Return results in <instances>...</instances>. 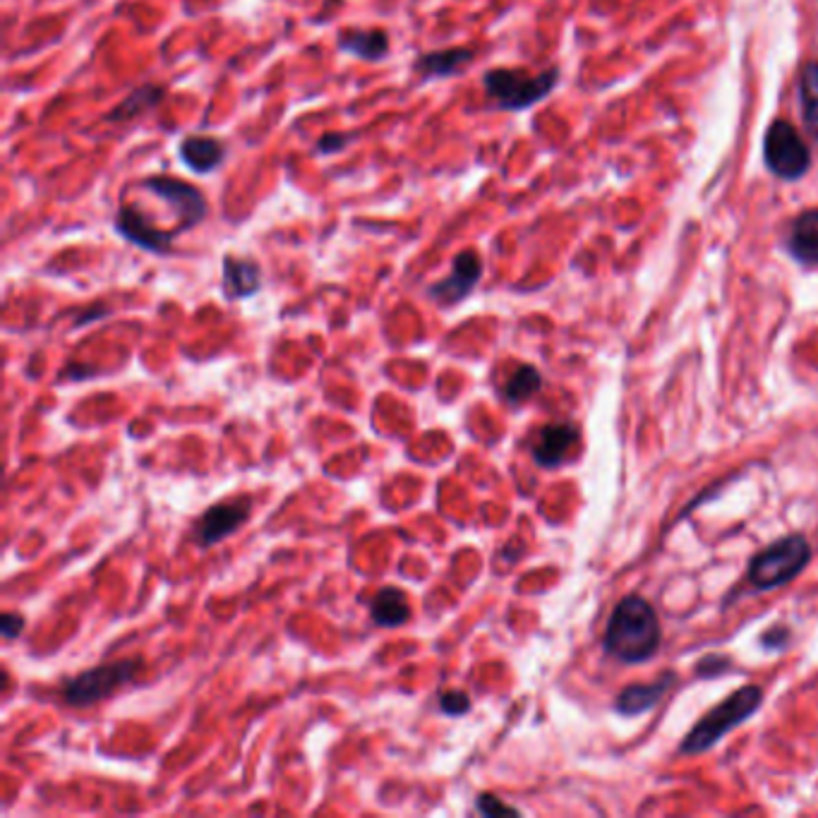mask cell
<instances>
[{"mask_svg":"<svg viewBox=\"0 0 818 818\" xmlns=\"http://www.w3.org/2000/svg\"><path fill=\"white\" fill-rule=\"evenodd\" d=\"M811 562V545L804 535H785L758 553L749 565V583L758 591H773L797 579Z\"/></svg>","mask_w":818,"mask_h":818,"instance_id":"cell-4","label":"cell"},{"mask_svg":"<svg viewBox=\"0 0 818 818\" xmlns=\"http://www.w3.org/2000/svg\"><path fill=\"white\" fill-rule=\"evenodd\" d=\"M481 276H483L481 255L473 250L459 252L457 257H454L449 276L439 278V282H435L427 288V298L435 300L442 308L459 306L461 300H466L473 294L478 282H481Z\"/></svg>","mask_w":818,"mask_h":818,"instance_id":"cell-9","label":"cell"},{"mask_svg":"<svg viewBox=\"0 0 818 818\" xmlns=\"http://www.w3.org/2000/svg\"><path fill=\"white\" fill-rule=\"evenodd\" d=\"M724 668H728V660L720 658V656H708V658L698 662V674L701 677H712V674L722 672Z\"/></svg>","mask_w":818,"mask_h":818,"instance_id":"cell-27","label":"cell"},{"mask_svg":"<svg viewBox=\"0 0 818 818\" xmlns=\"http://www.w3.org/2000/svg\"><path fill=\"white\" fill-rule=\"evenodd\" d=\"M761 701H764L761 689L754 684L742 686L740 692H734L732 696L724 698L722 704L710 708L706 716L694 724L692 732L684 738L680 752L686 756H694V754H704L712 749V746H716L724 734L732 732L734 728H740L744 720H749L754 712L761 708Z\"/></svg>","mask_w":818,"mask_h":818,"instance_id":"cell-2","label":"cell"},{"mask_svg":"<svg viewBox=\"0 0 818 818\" xmlns=\"http://www.w3.org/2000/svg\"><path fill=\"white\" fill-rule=\"evenodd\" d=\"M788 250L802 264H818V207L806 209L790 224Z\"/></svg>","mask_w":818,"mask_h":818,"instance_id":"cell-17","label":"cell"},{"mask_svg":"<svg viewBox=\"0 0 818 818\" xmlns=\"http://www.w3.org/2000/svg\"><path fill=\"white\" fill-rule=\"evenodd\" d=\"M478 811H481L483 816H499V814L517 816L519 814V809H513V806L497 800L495 794H481V797H478Z\"/></svg>","mask_w":818,"mask_h":818,"instance_id":"cell-24","label":"cell"},{"mask_svg":"<svg viewBox=\"0 0 818 818\" xmlns=\"http://www.w3.org/2000/svg\"><path fill=\"white\" fill-rule=\"evenodd\" d=\"M800 107H802V123L814 139H818V61L804 63L800 70Z\"/></svg>","mask_w":818,"mask_h":818,"instance_id":"cell-20","label":"cell"},{"mask_svg":"<svg viewBox=\"0 0 818 818\" xmlns=\"http://www.w3.org/2000/svg\"><path fill=\"white\" fill-rule=\"evenodd\" d=\"M672 684H674L672 672L658 677L653 684H631L617 696V710L622 712V716H641V712L656 708L660 701L670 694Z\"/></svg>","mask_w":818,"mask_h":818,"instance_id":"cell-16","label":"cell"},{"mask_svg":"<svg viewBox=\"0 0 818 818\" xmlns=\"http://www.w3.org/2000/svg\"><path fill=\"white\" fill-rule=\"evenodd\" d=\"M250 519V499L238 497L221 505L209 507L200 521L195 523V543L200 547H212L226 541L231 533H236L240 525Z\"/></svg>","mask_w":818,"mask_h":818,"instance_id":"cell-10","label":"cell"},{"mask_svg":"<svg viewBox=\"0 0 818 818\" xmlns=\"http://www.w3.org/2000/svg\"><path fill=\"white\" fill-rule=\"evenodd\" d=\"M764 161L780 181H800L811 169V151L788 121H773L764 139Z\"/></svg>","mask_w":818,"mask_h":818,"instance_id":"cell-5","label":"cell"},{"mask_svg":"<svg viewBox=\"0 0 818 818\" xmlns=\"http://www.w3.org/2000/svg\"><path fill=\"white\" fill-rule=\"evenodd\" d=\"M221 290L226 300H245L262 290V267L252 257L224 255L221 260Z\"/></svg>","mask_w":818,"mask_h":818,"instance_id":"cell-11","label":"cell"},{"mask_svg":"<svg viewBox=\"0 0 818 818\" xmlns=\"http://www.w3.org/2000/svg\"><path fill=\"white\" fill-rule=\"evenodd\" d=\"M543 389V377L533 365H519L511 372V377L505 384V396L511 404L529 401L533 394Z\"/></svg>","mask_w":818,"mask_h":818,"instance_id":"cell-21","label":"cell"},{"mask_svg":"<svg viewBox=\"0 0 818 818\" xmlns=\"http://www.w3.org/2000/svg\"><path fill=\"white\" fill-rule=\"evenodd\" d=\"M579 442V427L569 420H559V423L545 425L533 442V459L543 469H557L559 463H565L567 454L574 449Z\"/></svg>","mask_w":818,"mask_h":818,"instance_id":"cell-13","label":"cell"},{"mask_svg":"<svg viewBox=\"0 0 818 818\" xmlns=\"http://www.w3.org/2000/svg\"><path fill=\"white\" fill-rule=\"evenodd\" d=\"M178 159L195 175H209L224 166L228 147L224 139L212 135H185L178 142Z\"/></svg>","mask_w":818,"mask_h":818,"instance_id":"cell-12","label":"cell"},{"mask_svg":"<svg viewBox=\"0 0 818 818\" xmlns=\"http://www.w3.org/2000/svg\"><path fill=\"white\" fill-rule=\"evenodd\" d=\"M135 672H137L135 660L107 662V665H99V668L82 672L65 684V692H63L65 704L77 706V708L95 706L99 704V701L109 698L115 689H121L131 682Z\"/></svg>","mask_w":818,"mask_h":818,"instance_id":"cell-7","label":"cell"},{"mask_svg":"<svg viewBox=\"0 0 818 818\" xmlns=\"http://www.w3.org/2000/svg\"><path fill=\"white\" fill-rule=\"evenodd\" d=\"M166 99V87L154 85V82H147V85L133 89L119 107H113L107 113V123H131L135 119H142V115L151 113L154 109L161 107V101Z\"/></svg>","mask_w":818,"mask_h":818,"instance_id":"cell-18","label":"cell"},{"mask_svg":"<svg viewBox=\"0 0 818 818\" xmlns=\"http://www.w3.org/2000/svg\"><path fill=\"white\" fill-rule=\"evenodd\" d=\"M338 51L346 55H354L358 61L365 63H380L392 53V41L387 29H362V27H348L336 39Z\"/></svg>","mask_w":818,"mask_h":818,"instance_id":"cell-15","label":"cell"},{"mask_svg":"<svg viewBox=\"0 0 818 818\" xmlns=\"http://www.w3.org/2000/svg\"><path fill=\"white\" fill-rule=\"evenodd\" d=\"M22 629H25V617L22 615H15V612H5L3 619H0V631H3V639L13 641L22 634Z\"/></svg>","mask_w":818,"mask_h":818,"instance_id":"cell-25","label":"cell"},{"mask_svg":"<svg viewBox=\"0 0 818 818\" xmlns=\"http://www.w3.org/2000/svg\"><path fill=\"white\" fill-rule=\"evenodd\" d=\"M439 708L447 716H466L471 710V696L461 689H449V692L439 694Z\"/></svg>","mask_w":818,"mask_h":818,"instance_id":"cell-22","label":"cell"},{"mask_svg":"<svg viewBox=\"0 0 818 818\" xmlns=\"http://www.w3.org/2000/svg\"><path fill=\"white\" fill-rule=\"evenodd\" d=\"M372 622L384 629H396L411 617V607L406 603V595L399 588H382L370 603Z\"/></svg>","mask_w":818,"mask_h":818,"instance_id":"cell-19","label":"cell"},{"mask_svg":"<svg viewBox=\"0 0 818 818\" xmlns=\"http://www.w3.org/2000/svg\"><path fill=\"white\" fill-rule=\"evenodd\" d=\"M660 622L650 603L641 595L619 600L605 629V650L622 662H644L660 648Z\"/></svg>","mask_w":818,"mask_h":818,"instance_id":"cell-1","label":"cell"},{"mask_svg":"<svg viewBox=\"0 0 818 818\" xmlns=\"http://www.w3.org/2000/svg\"><path fill=\"white\" fill-rule=\"evenodd\" d=\"M559 82V67L529 75L517 67H493L483 75V89L487 99L501 111H525L553 95Z\"/></svg>","mask_w":818,"mask_h":818,"instance_id":"cell-3","label":"cell"},{"mask_svg":"<svg viewBox=\"0 0 818 818\" xmlns=\"http://www.w3.org/2000/svg\"><path fill=\"white\" fill-rule=\"evenodd\" d=\"M350 142H354V137L346 135V133H324L318 139V145H314V154L334 157V154H338V151H344Z\"/></svg>","mask_w":818,"mask_h":818,"instance_id":"cell-23","label":"cell"},{"mask_svg":"<svg viewBox=\"0 0 818 818\" xmlns=\"http://www.w3.org/2000/svg\"><path fill=\"white\" fill-rule=\"evenodd\" d=\"M764 646L766 648H782L790 641V631L785 627H773L764 634Z\"/></svg>","mask_w":818,"mask_h":818,"instance_id":"cell-26","label":"cell"},{"mask_svg":"<svg viewBox=\"0 0 818 818\" xmlns=\"http://www.w3.org/2000/svg\"><path fill=\"white\" fill-rule=\"evenodd\" d=\"M139 188L149 190L151 195L159 197L161 202H166L173 209V214L178 216V226H175V231H178L181 236L185 231H193L200 226L209 214L207 197L202 195L200 188H197V185L188 181L173 178V175H149V178L139 183Z\"/></svg>","mask_w":818,"mask_h":818,"instance_id":"cell-6","label":"cell"},{"mask_svg":"<svg viewBox=\"0 0 818 818\" xmlns=\"http://www.w3.org/2000/svg\"><path fill=\"white\" fill-rule=\"evenodd\" d=\"M113 231L119 233L123 240L135 245V248L151 252V255H159V257L171 255L173 240L181 236L175 228L166 231V228H159L157 224H151V221L133 205L119 207V212H115V219H113Z\"/></svg>","mask_w":818,"mask_h":818,"instance_id":"cell-8","label":"cell"},{"mask_svg":"<svg viewBox=\"0 0 818 818\" xmlns=\"http://www.w3.org/2000/svg\"><path fill=\"white\" fill-rule=\"evenodd\" d=\"M475 51L469 46H451V49L420 53L413 63V70L423 82L430 79H449L461 75L473 63Z\"/></svg>","mask_w":818,"mask_h":818,"instance_id":"cell-14","label":"cell"}]
</instances>
